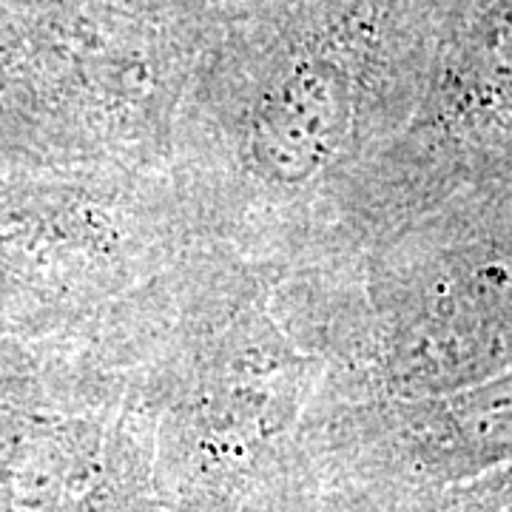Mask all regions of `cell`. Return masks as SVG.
Masks as SVG:
<instances>
[{"label": "cell", "mask_w": 512, "mask_h": 512, "mask_svg": "<svg viewBox=\"0 0 512 512\" xmlns=\"http://www.w3.org/2000/svg\"><path fill=\"white\" fill-rule=\"evenodd\" d=\"M402 441L430 476H470L512 461V367L404 407Z\"/></svg>", "instance_id": "2"}, {"label": "cell", "mask_w": 512, "mask_h": 512, "mask_svg": "<svg viewBox=\"0 0 512 512\" xmlns=\"http://www.w3.org/2000/svg\"><path fill=\"white\" fill-rule=\"evenodd\" d=\"M512 180V0H490L441 74L407 171L410 197Z\"/></svg>", "instance_id": "1"}, {"label": "cell", "mask_w": 512, "mask_h": 512, "mask_svg": "<svg viewBox=\"0 0 512 512\" xmlns=\"http://www.w3.org/2000/svg\"><path fill=\"white\" fill-rule=\"evenodd\" d=\"M348 123V77L333 63H299L259 114L256 148L279 174L302 180L339 148Z\"/></svg>", "instance_id": "3"}]
</instances>
